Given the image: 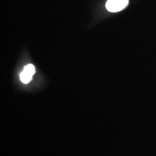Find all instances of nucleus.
<instances>
[{
    "label": "nucleus",
    "instance_id": "nucleus-1",
    "mask_svg": "<svg viewBox=\"0 0 156 156\" xmlns=\"http://www.w3.org/2000/svg\"><path fill=\"white\" fill-rule=\"evenodd\" d=\"M128 3L129 0H108L106 7L109 12H116L125 8Z\"/></svg>",
    "mask_w": 156,
    "mask_h": 156
},
{
    "label": "nucleus",
    "instance_id": "nucleus-2",
    "mask_svg": "<svg viewBox=\"0 0 156 156\" xmlns=\"http://www.w3.org/2000/svg\"><path fill=\"white\" fill-rule=\"evenodd\" d=\"M31 79H32V76L28 75L25 72L23 71L22 73L20 74V80L23 83H28L31 80Z\"/></svg>",
    "mask_w": 156,
    "mask_h": 156
},
{
    "label": "nucleus",
    "instance_id": "nucleus-3",
    "mask_svg": "<svg viewBox=\"0 0 156 156\" xmlns=\"http://www.w3.org/2000/svg\"><path fill=\"white\" fill-rule=\"evenodd\" d=\"M23 71H24L25 73L28 74V75L33 76L35 73V67L33 64H28V65H27L26 67L24 68Z\"/></svg>",
    "mask_w": 156,
    "mask_h": 156
}]
</instances>
